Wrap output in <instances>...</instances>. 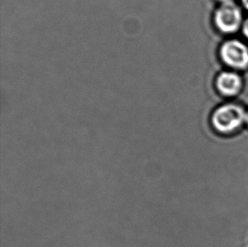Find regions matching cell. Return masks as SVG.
Masks as SVG:
<instances>
[{"label": "cell", "mask_w": 248, "mask_h": 247, "mask_svg": "<svg viewBox=\"0 0 248 247\" xmlns=\"http://www.w3.org/2000/svg\"><path fill=\"white\" fill-rule=\"evenodd\" d=\"M218 57L228 70L242 73L248 70V44L243 39L229 37L219 46Z\"/></svg>", "instance_id": "7a4b0ae2"}, {"label": "cell", "mask_w": 248, "mask_h": 247, "mask_svg": "<svg viewBox=\"0 0 248 247\" xmlns=\"http://www.w3.org/2000/svg\"><path fill=\"white\" fill-rule=\"evenodd\" d=\"M245 18L244 10L239 3L221 4L214 12L213 22L219 33L232 37L241 32Z\"/></svg>", "instance_id": "6da1fadb"}, {"label": "cell", "mask_w": 248, "mask_h": 247, "mask_svg": "<svg viewBox=\"0 0 248 247\" xmlns=\"http://www.w3.org/2000/svg\"><path fill=\"white\" fill-rule=\"evenodd\" d=\"M215 87L223 97H235L243 90L244 80L242 74L227 69L219 72L215 77Z\"/></svg>", "instance_id": "277c9868"}, {"label": "cell", "mask_w": 248, "mask_h": 247, "mask_svg": "<svg viewBox=\"0 0 248 247\" xmlns=\"http://www.w3.org/2000/svg\"><path fill=\"white\" fill-rule=\"evenodd\" d=\"M241 33L243 37V40H245L248 44V16H246L244 23L242 25Z\"/></svg>", "instance_id": "5b68a950"}, {"label": "cell", "mask_w": 248, "mask_h": 247, "mask_svg": "<svg viewBox=\"0 0 248 247\" xmlns=\"http://www.w3.org/2000/svg\"><path fill=\"white\" fill-rule=\"evenodd\" d=\"M246 111L242 105L235 103L223 104L212 114V124L220 133H232L245 124Z\"/></svg>", "instance_id": "3957f363"}, {"label": "cell", "mask_w": 248, "mask_h": 247, "mask_svg": "<svg viewBox=\"0 0 248 247\" xmlns=\"http://www.w3.org/2000/svg\"><path fill=\"white\" fill-rule=\"evenodd\" d=\"M245 124L248 126V110L246 111Z\"/></svg>", "instance_id": "ba28073f"}, {"label": "cell", "mask_w": 248, "mask_h": 247, "mask_svg": "<svg viewBox=\"0 0 248 247\" xmlns=\"http://www.w3.org/2000/svg\"><path fill=\"white\" fill-rule=\"evenodd\" d=\"M239 3L244 11L248 12V0H239Z\"/></svg>", "instance_id": "8992f818"}, {"label": "cell", "mask_w": 248, "mask_h": 247, "mask_svg": "<svg viewBox=\"0 0 248 247\" xmlns=\"http://www.w3.org/2000/svg\"><path fill=\"white\" fill-rule=\"evenodd\" d=\"M218 5L221 4H230V3H236V0H216Z\"/></svg>", "instance_id": "52a82bcc"}]
</instances>
